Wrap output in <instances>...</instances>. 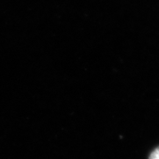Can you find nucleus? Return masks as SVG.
I'll use <instances>...</instances> for the list:
<instances>
[{"instance_id":"f257e3e1","label":"nucleus","mask_w":159,"mask_h":159,"mask_svg":"<svg viewBox=\"0 0 159 159\" xmlns=\"http://www.w3.org/2000/svg\"><path fill=\"white\" fill-rule=\"evenodd\" d=\"M149 159H159V147L151 152Z\"/></svg>"}]
</instances>
